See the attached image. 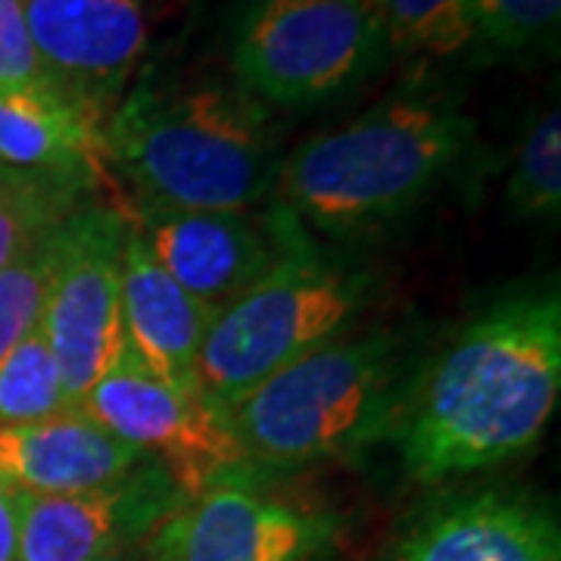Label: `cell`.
<instances>
[{
	"instance_id": "ac0fdd59",
	"label": "cell",
	"mask_w": 561,
	"mask_h": 561,
	"mask_svg": "<svg viewBox=\"0 0 561 561\" xmlns=\"http://www.w3.org/2000/svg\"><path fill=\"white\" fill-rule=\"evenodd\" d=\"M72 409L60 365L35 331L0 359V424H25Z\"/></svg>"
},
{
	"instance_id": "9c48e42d",
	"label": "cell",
	"mask_w": 561,
	"mask_h": 561,
	"mask_svg": "<svg viewBox=\"0 0 561 561\" xmlns=\"http://www.w3.org/2000/svg\"><path fill=\"white\" fill-rule=\"evenodd\" d=\"M128 225L162 272L213 309L250 290L302 234L280 206L262 219L250 209L135 206Z\"/></svg>"
},
{
	"instance_id": "7c38bea8",
	"label": "cell",
	"mask_w": 561,
	"mask_h": 561,
	"mask_svg": "<svg viewBox=\"0 0 561 561\" xmlns=\"http://www.w3.org/2000/svg\"><path fill=\"white\" fill-rule=\"evenodd\" d=\"M50 84L106 122L147 50L144 0H22Z\"/></svg>"
},
{
	"instance_id": "7402d4cb",
	"label": "cell",
	"mask_w": 561,
	"mask_h": 561,
	"mask_svg": "<svg viewBox=\"0 0 561 561\" xmlns=\"http://www.w3.org/2000/svg\"><path fill=\"white\" fill-rule=\"evenodd\" d=\"M561 0H474L478 44L518 54L559 28Z\"/></svg>"
},
{
	"instance_id": "3957f363",
	"label": "cell",
	"mask_w": 561,
	"mask_h": 561,
	"mask_svg": "<svg viewBox=\"0 0 561 561\" xmlns=\"http://www.w3.org/2000/svg\"><path fill=\"white\" fill-rule=\"evenodd\" d=\"M474 119L434 101H390L280 160L278 206L328 234L412 213L468 153Z\"/></svg>"
},
{
	"instance_id": "603a6c76",
	"label": "cell",
	"mask_w": 561,
	"mask_h": 561,
	"mask_svg": "<svg viewBox=\"0 0 561 561\" xmlns=\"http://www.w3.org/2000/svg\"><path fill=\"white\" fill-rule=\"evenodd\" d=\"M50 84L38 60L22 0H0V88Z\"/></svg>"
},
{
	"instance_id": "4fadbf2b",
	"label": "cell",
	"mask_w": 561,
	"mask_h": 561,
	"mask_svg": "<svg viewBox=\"0 0 561 561\" xmlns=\"http://www.w3.org/2000/svg\"><path fill=\"white\" fill-rule=\"evenodd\" d=\"M219 309L191 297L131 231L122 250V331L125 353L157 381L179 390L197 387V359Z\"/></svg>"
},
{
	"instance_id": "7a4b0ae2",
	"label": "cell",
	"mask_w": 561,
	"mask_h": 561,
	"mask_svg": "<svg viewBox=\"0 0 561 561\" xmlns=\"http://www.w3.org/2000/svg\"><path fill=\"white\" fill-rule=\"evenodd\" d=\"M103 160L153 209H250L278 179V138L241 88L147 76L103 122Z\"/></svg>"
},
{
	"instance_id": "2e32d148",
	"label": "cell",
	"mask_w": 561,
	"mask_h": 561,
	"mask_svg": "<svg viewBox=\"0 0 561 561\" xmlns=\"http://www.w3.org/2000/svg\"><path fill=\"white\" fill-rule=\"evenodd\" d=\"M103 119L54 84L0 88V162L57 179L91 181L103 169Z\"/></svg>"
},
{
	"instance_id": "9a60e30c",
	"label": "cell",
	"mask_w": 561,
	"mask_h": 561,
	"mask_svg": "<svg viewBox=\"0 0 561 561\" xmlns=\"http://www.w3.org/2000/svg\"><path fill=\"white\" fill-rule=\"evenodd\" d=\"M387 561H561V534L542 505L478 493L421 518Z\"/></svg>"
},
{
	"instance_id": "277c9868",
	"label": "cell",
	"mask_w": 561,
	"mask_h": 561,
	"mask_svg": "<svg viewBox=\"0 0 561 561\" xmlns=\"http://www.w3.org/2000/svg\"><path fill=\"white\" fill-rule=\"evenodd\" d=\"M393 334L337 337L284 365L225 409L250 468H302L371 440L397 409Z\"/></svg>"
},
{
	"instance_id": "ba28073f",
	"label": "cell",
	"mask_w": 561,
	"mask_h": 561,
	"mask_svg": "<svg viewBox=\"0 0 561 561\" xmlns=\"http://www.w3.org/2000/svg\"><path fill=\"white\" fill-rule=\"evenodd\" d=\"M113 437L157 459L184 500L250 468L228 415L201 390L157 381L128 353L76 405Z\"/></svg>"
},
{
	"instance_id": "d4e9b609",
	"label": "cell",
	"mask_w": 561,
	"mask_h": 561,
	"mask_svg": "<svg viewBox=\"0 0 561 561\" xmlns=\"http://www.w3.org/2000/svg\"><path fill=\"white\" fill-rule=\"evenodd\" d=\"M41 179H44L41 172H22V169H13V165L0 162V203L28 194Z\"/></svg>"
},
{
	"instance_id": "ffe728a7",
	"label": "cell",
	"mask_w": 561,
	"mask_h": 561,
	"mask_svg": "<svg viewBox=\"0 0 561 561\" xmlns=\"http://www.w3.org/2000/svg\"><path fill=\"white\" fill-rule=\"evenodd\" d=\"M57 228L35 250L0 268V359L38 331L57 262Z\"/></svg>"
},
{
	"instance_id": "8fae6325",
	"label": "cell",
	"mask_w": 561,
	"mask_h": 561,
	"mask_svg": "<svg viewBox=\"0 0 561 561\" xmlns=\"http://www.w3.org/2000/svg\"><path fill=\"white\" fill-rule=\"evenodd\" d=\"M184 496L157 459L122 481L84 493L38 496L20 490V561H94L150 540Z\"/></svg>"
},
{
	"instance_id": "5b68a950",
	"label": "cell",
	"mask_w": 561,
	"mask_h": 561,
	"mask_svg": "<svg viewBox=\"0 0 561 561\" xmlns=\"http://www.w3.org/2000/svg\"><path fill=\"white\" fill-rule=\"evenodd\" d=\"M368 287V268L328 256L302 231L250 290L219 309L197 359L201 393L225 412L284 365L343 337Z\"/></svg>"
},
{
	"instance_id": "30bf717a",
	"label": "cell",
	"mask_w": 561,
	"mask_h": 561,
	"mask_svg": "<svg viewBox=\"0 0 561 561\" xmlns=\"http://www.w3.org/2000/svg\"><path fill=\"white\" fill-rule=\"evenodd\" d=\"M328 537L324 515L268 493L256 468H243L181 502L150 534V561H312Z\"/></svg>"
},
{
	"instance_id": "44dd1931",
	"label": "cell",
	"mask_w": 561,
	"mask_h": 561,
	"mask_svg": "<svg viewBox=\"0 0 561 561\" xmlns=\"http://www.w3.org/2000/svg\"><path fill=\"white\" fill-rule=\"evenodd\" d=\"M515 209L524 216H559L561 209V113L546 110L518 147V162L508 181Z\"/></svg>"
},
{
	"instance_id": "484cf974",
	"label": "cell",
	"mask_w": 561,
	"mask_h": 561,
	"mask_svg": "<svg viewBox=\"0 0 561 561\" xmlns=\"http://www.w3.org/2000/svg\"><path fill=\"white\" fill-rule=\"evenodd\" d=\"M94 561H138L131 552H125V556H113V559H94Z\"/></svg>"
},
{
	"instance_id": "8992f818",
	"label": "cell",
	"mask_w": 561,
	"mask_h": 561,
	"mask_svg": "<svg viewBox=\"0 0 561 561\" xmlns=\"http://www.w3.org/2000/svg\"><path fill=\"white\" fill-rule=\"evenodd\" d=\"M383 50L371 0H247L231 35V69L256 103L297 110L353 88Z\"/></svg>"
},
{
	"instance_id": "52a82bcc",
	"label": "cell",
	"mask_w": 561,
	"mask_h": 561,
	"mask_svg": "<svg viewBox=\"0 0 561 561\" xmlns=\"http://www.w3.org/2000/svg\"><path fill=\"white\" fill-rule=\"evenodd\" d=\"M125 213L88 203L57 228V262L38 331L60 365L62 387L72 409L125 353Z\"/></svg>"
},
{
	"instance_id": "6da1fadb",
	"label": "cell",
	"mask_w": 561,
	"mask_h": 561,
	"mask_svg": "<svg viewBox=\"0 0 561 561\" xmlns=\"http://www.w3.org/2000/svg\"><path fill=\"white\" fill-rule=\"evenodd\" d=\"M559 393V290H524L471 321L405 397L402 461L434 483L518 459L549 427Z\"/></svg>"
},
{
	"instance_id": "5bb4252c",
	"label": "cell",
	"mask_w": 561,
	"mask_h": 561,
	"mask_svg": "<svg viewBox=\"0 0 561 561\" xmlns=\"http://www.w3.org/2000/svg\"><path fill=\"white\" fill-rule=\"evenodd\" d=\"M147 459L81 409L0 424V481L22 493L60 496L122 481Z\"/></svg>"
},
{
	"instance_id": "cb8c5ba5",
	"label": "cell",
	"mask_w": 561,
	"mask_h": 561,
	"mask_svg": "<svg viewBox=\"0 0 561 561\" xmlns=\"http://www.w3.org/2000/svg\"><path fill=\"white\" fill-rule=\"evenodd\" d=\"M0 561H20V490L0 481Z\"/></svg>"
},
{
	"instance_id": "e0dca14e",
	"label": "cell",
	"mask_w": 561,
	"mask_h": 561,
	"mask_svg": "<svg viewBox=\"0 0 561 561\" xmlns=\"http://www.w3.org/2000/svg\"><path fill=\"white\" fill-rule=\"evenodd\" d=\"M390 50L446 62L478 44L474 0H371Z\"/></svg>"
},
{
	"instance_id": "d6986e66",
	"label": "cell",
	"mask_w": 561,
	"mask_h": 561,
	"mask_svg": "<svg viewBox=\"0 0 561 561\" xmlns=\"http://www.w3.org/2000/svg\"><path fill=\"white\" fill-rule=\"evenodd\" d=\"M84 187L88 181L44 175L28 194L0 203V268L35 250L57 225L79 213Z\"/></svg>"
}]
</instances>
